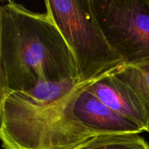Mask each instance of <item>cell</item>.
<instances>
[{"label":"cell","mask_w":149,"mask_h":149,"mask_svg":"<svg viewBox=\"0 0 149 149\" xmlns=\"http://www.w3.org/2000/svg\"><path fill=\"white\" fill-rule=\"evenodd\" d=\"M148 2H149V0H148Z\"/></svg>","instance_id":"8"},{"label":"cell","mask_w":149,"mask_h":149,"mask_svg":"<svg viewBox=\"0 0 149 149\" xmlns=\"http://www.w3.org/2000/svg\"><path fill=\"white\" fill-rule=\"evenodd\" d=\"M45 4L72 51L80 81L123 65L97 23L92 0H46Z\"/></svg>","instance_id":"3"},{"label":"cell","mask_w":149,"mask_h":149,"mask_svg":"<svg viewBox=\"0 0 149 149\" xmlns=\"http://www.w3.org/2000/svg\"><path fill=\"white\" fill-rule=\"evenodd\" d=\"M71 149H149V145L139 134H109L93 137Z\"/></svg>","instance_id":"7"},{"label":"cell","mask_w":149,"mask_h":149,"mask_svg":"<svg viewBox=\"0 0 149 149\" xmlns=\"http://www.w3.org/2000/svg\"><path fill=\"white\" fill-rule=\"evenodd\" d=\"M113 74L127 84L139 99L148 119L147 132H149V64L121 65L115 68Z\"/></svg>","instance_id":"6"},{"label":"cell","mask_w":149,"mask_h":149,"mask_svg":"<svg viewBox=\"0 0 149 149\" xmlns=\"http://www.w3.org/2000/svg\"><path fill=\"white\" fill-rule=\"evenodd\" d=\"M81 81L72 51L50 15L0 6V97L45 82Z\"/></svg>","instance_id":"2"},{"label":"cell","mask_w":149,"mask_h":149,"mask_svg":"<svg viewBox=\"0 0 149 149\" xmlns=\"http://www.w3.org/2000/svg\"><path fill=\"white\" fill-rule=\"evenodd\" d=\"M97 77L45 82L1 96L0 138L4 148L71 149L101 135L87 108L88 88Z\"/></svg>","instance_id":"1"},{"label":"cell","mask_w":149,"mask_h":149,"mask_svg":"<svg viewBox=\"0 0 149 149\" xmlns=\"http://www.w3.org/2000/svg\"><path fill=\"white\" fill-rule=\"evenodd\" d=\"M115 68L99 76L90 90L109 109L147 131L148 119L139 99L127 84L115 77Z\"/></svg>","instance_id":"5"},{"label":"cell","mask_w":149,"mask_h":149,"mask_svg":"<svg viewBox=\"0 0 149 149\" xmlns=\"http://www.w3.org/2000/svg\"><path fill=\"white\" fill-rule=\"evenodd\" d=\"M106 39L123 65L149 64L148 0H92Z\"/></svg>","instance_id":"4"}]
</instances>
